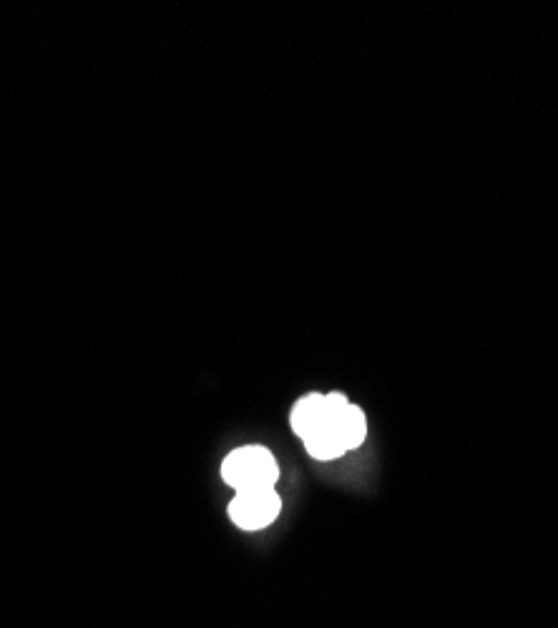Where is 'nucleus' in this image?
I'll use <instances>...</instances> for the list:
<instances>
[{"mask_svg":"<svg viewBox=\"0 0 558 628\" xmlns=\"http://www.w3.org/2000/svg\"><path fill=\"white\" fill-rule=\"evenodd\" d=\"M222 478L237 493L239 490L274 488L279 480V465L264 445H244L224 458Z\"/></svg>","mask_w":558,"mask_h":628,"instance_id":"f257e3e1","label":"nucleus"},{"mask_svg":"<svg viewBox=\"0 0 558 628\" xmlns=\"http://www.w3.org/2000/svg\"><path fill=\"white\" fill-rule=\"evenodd\" d=\"M335 425H337V430H340L342 440H345L347 450H355V448H360L362 443H365L367 417L357 405H352L350 402V407L345 410V415H342Z\"/></svg>","mask_w":558,"mask_h":628,"instance_id":"39448f33","label":"nucleus"},{"mask_svg":"<svg viewBox=\"0 0 558 628\" xmlns=\"http://www.w3.org/2000/svg\"><path fill=\"white\" fill-rule=\"evenodd\" d=\"M282 510V498L274 488L239 490L229 503V518L242 531H262L272 526Z\"/></svg>","mask_w":558,"mask_h":628,"instance_id":"f03ea898","label":"nucleus"},{"mask_svg":"<svg viewBox=\"0 0 558 628\" xmlns=\"http://www.w3.org/2000/svg\"><path fill=\"white\" fill-rule=\"evenodd\" d=\"M305 448L315 460H335L342 458L345 453H350L345 440H342L340 430H337V425L330 423H325L317 433H312L310 438L305 440Z\"/></svg>","mask_w":558,"mask_h":628,"instance_id":"20e7f679","label":"nucleus"},{"mask_svg":"<svg viewBox=\"0 0 558 628\" xmlns=\"http://www.w3.org/2000/svg\"><path fill=\"white\" fill-rule=\"evenodd\" d=\"M290 425L302 443H305L312 433H317V430L325 425V395L310 392V395H305L302 400H297L295 407H292Z\"/></svg>","mask_w":558,"mask_h":628,"instance_id":"7ed1b4c3","label":"nucleus"}]
</instances>
